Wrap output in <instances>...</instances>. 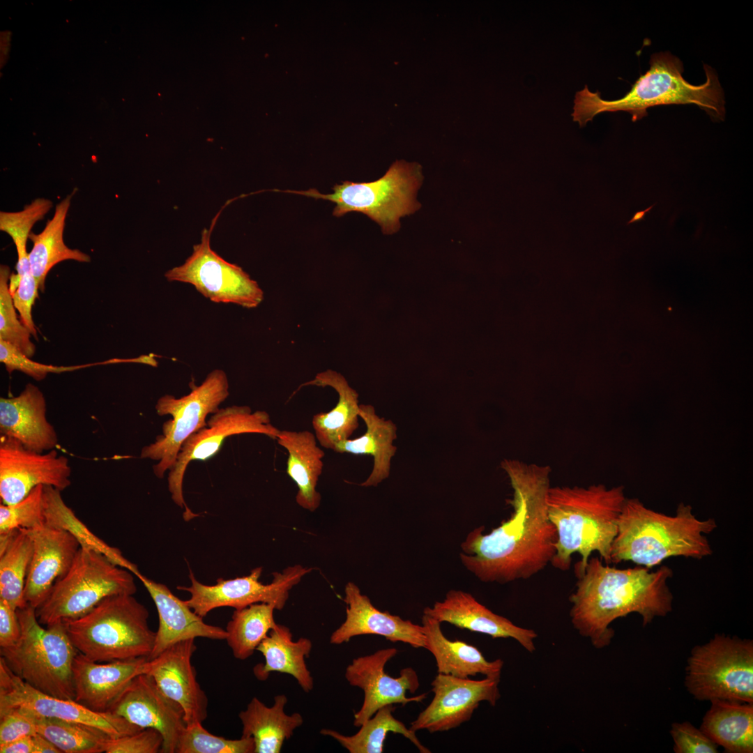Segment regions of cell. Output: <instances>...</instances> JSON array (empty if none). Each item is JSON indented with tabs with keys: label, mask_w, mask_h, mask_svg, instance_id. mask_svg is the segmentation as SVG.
Returning a JSON list of instances; mask_svg holds the SVG:
<instances>
[{
	"label": "cell",
	"mask_w": 753,
	"mask_h": 753,
	"mask_svg": "<svg viewBox=\"0 0 753 753\" xmlns=\"http://www.w3.org/2000/svg\"><path fill=\"white\" fill-rule=\"evenodd\" d=\"M163 744L162 735L154 729H144L132 734L110 738L105 753H158Z\"/></svg>",
	"instance_id": "obj_46"
},
{
	"label": "cell",
	"mask_w": 753,
	"mask_h": 753,
	"mask_svg": "<svg viewBox=\"0 0 753 753\" xmlns=\"http://www.w3.org/2000/svg\"><path fill=\"white\" fill-rule=\"evenodd\" d=\"M52 206L51 200L37 198L20 211H1L0 229L8 234L12 240L29 238L33 225L43 219Z\"/></svg>",
	"instance_id": "obj_44"
},
{
	"label": "cell",
	"mask_w": 753,
	"mask_h": 753,
	"mask_svg": "<svg viewBox=\"0 0 753 753\" xmlns=\"http://www.w3.org/2000/svg\"><path fill=\"white\" fill-rule=\"evenodd\" d=\"M423 180L419 164L397 160L380 178L362 183L342 181L335 184L330 194L314 188L282 192L330 201L335 204L333 212L335 217L350 212L363 213L376 222L383 234H391L400 229L401 218L420 208L416 194Z\"/></svg>",
	"instance_id": "obj_8"
},
{
	"label": "cell",
	"mask_w": 753,
	"mask_h": 753,
	"mask_svg": "<svg viewBox=\"0 0 753 753\" xmlns=\"http://www.w3.org/2000/svg\"><path fill=\"white\" fill-rule=\"evenodd\" d=\"M344 593L346 618L331 634L330 644L338 645L348 642L356 636L376 634L391 642H403L416 648L425 647L422 625L376 609L353 582L347 584Z\"/></svg>",
	"instance_id": "obj_22"
},
{
	"label": "cell",
	"mask_w": 753,
	"mask_h": 753,
	"mask_svg": "<svg viewBox=\"0 0 753 753\" xmlns=\"http://www.w3.org/2000/svg\"><path fill=\"white\" fill-rule=\"evenodd\" d=\"M25 530L32 540L33 553L25 582L24 599L27 604L36 609L56 581L68 572L81 546L70 533L45 524Z\"/></svg>",
	"instance_id": "obj_21"
},
{
	"label": "cell",
	"mask_w": 753,
	"mask_h": 753,
	"mask_svg": "<svg viewBox=\"0 0 753 753\" xmlns=\"http://www.w3.org/2000/svg\"><path fill=\"white\" fill-rule=\"evenodd\" d=\"M146 661L139 657L97 662L78 652L73 664L75 700L94 711H109L130 682L144 673Z\"/></svg>",
	"instance_id": "obj_23"
},
{
	"label": "cell",
	"mask_w": 753,
	"mask_h": 753,
	"mask_svg": "<svg viewBox=\"0 0 753 753\" xmlns=\"http://www.w3.org/2000/svg\"><path fill=\"white\" fill-rule=\"evenodd\" d=\"M11 708H22L42 717L96 727L112 738L142 730L111 711H94L75 700L54 697L37 690L13 674L1 657L0 711Z\"/></svg>",
	"instance_id": "obj_15"
},
{
	"label": "cell",
	"mask_w": 753,
	"mask_h": 753,
	"mask_svg": "<svg viewBox=\"0 0 753 753\" xmlns=\"http://www.w3.org/2000/svg\"><path fill=\"white\" fill-rule=\"evenodd\" d=\"M197 649L195 639L176 643L155 657L147 660L144 673L183 709L185 724L201 722L207 716L208 700L196 678L191 659Z\"/></svg>",
	"instance_id": "obj_20"
},
{
	"label": "cell",
	"mask_w": 753,
	"mask_h": 753,
	"mask_svg": "<svg viewBox=\"0 0 753 753\" xmlns=\"http://www.w3.org/2000/svg\"><path fill=\"white\" fill-rule=\"evenodd\" d=\"M706 81L693 85L686 81L681 61L669 52L651 55L650 68L622 98L607 100L599 91L591 92L587 86L575 94L574 121L584 126L597 115L605 112L625 111L632 115L633 122L647 116V109L663 105H695L703 109L713 120L725 117L724 96L715 72L703 65Z\"/></svg>",
	"instance_id": "obj_4"
},
{
	"label": "cell",
	"mask_w": 753,
	"mask_h": 753,
	"mask_svg": "<svg viewBox=\"0 0 753 753\" xmlns=\"http://www.w3.org/2000/svg\"><path fill=\"white\" fill-rule=\"evenodd\" d=\"M21 634L12 647L1 648V657L16 676L46 694L75 700L73 664L78 651L65 623L44 628L36 609H17Z\"/></svg>",
	"instance_id": "obj_7"
},
{
	"label": "cell",
	"mask_w": 753,
	"mask_h": 753,
	"mask_svg": "<svg viewBox=\"0 0 753 753\" xmlns=\"http://www.w3.org/2000/svg\"><path fill=\"white\" fill-rule=\"evenodd\" d=\"M670 734L676 753H717L718 745L690 722H674Z\"/></svg>",
	"instance_id": "obj_45"
},
{
	"label": "cell",
	"mask_w": 753,
	"mask_h": 753,
	"mask_svg": "<svg viewBox=\"0 0 753 753\" xmlns=\"http://www.w3.org/2000/svg\"><path fill=\"white\" fill-rule=\"evenodd\" d=\"M21 634L17 610L0 599V646L8 648L14 646Z\"/></svg>",
	"instance_id": "obj_48"
},
{
	"label": "cell",
	"mask_w": 753,
	"mask_h": 753,
	"mask_svg": "<svg viewBox=\"0 0 753 753\" xmlns=\"http://www.w3.org/2000/svg\"><path fill=\"white\" fill-rule=\"evenodd\" d=\"M252 737L227 739L215 736L201 722L186 724L181 731L176 753H254Z\"/></svg>",
	"instance_id": "obj_40"
},
{
	"label": "cell",
	"mask_w": 753,
	"mask_h": 753,
	"mask_svg": "<svg viewBox=\"0 0 753 753\" xmlns=\"http://www.w3.org/2000/svg\"><path fill=\"white\" fill-rule=\"evenodd\" d=\"M626 499L623 486L607 488L602 484L583 487H551L547 496V512L557 535L556 553L551 565L556 569H570L572 556L581 560L574 567L581 575L590 556L597 552L606 564L618 532V519Z\"/></svg>",
	"instance_id": "obj_3"
},
{
	"label": "cell",
	"mask_w": 753,
	"mask_h": 753,
	"mask_svg": "<svg viewBox=\"0 0 753 753\" xmlns=\"http://www.w3.org/2000/svg\"><path fill=\"white\" fill-rule=\"evenodd\" d=\"M395 709L394 704L379 708L360 727L359 731L352 736H344L328 729H323L320 733L336 740L350 753L383 752L385 740L390 732L400 734L407 738L420 753H430L431 751L420 743L416 732L407 728L402 721L393 716Z\"/></svg>",
	"instance_id": "obj_37"
},
{
	"label": "cell",
	"mask_w": 753,
	"mask_h": 753,
	"mask_svg": "<svg viewBox=\"0 0 753 753\" xmlns=\"http://www.w3.org/2000/svg\"><path fill=\"white\" fill-rule=\"evenodd\" d=\"M46 400L38 387L27 383L17 396L0 398V433L38 452L54 449L58 436L46 417Z\"/></svg>",
	"instance_id": "obj_25"
},
{
	"label": "cell",
	"mask_w": 753,
	"mask_h": 753,
	"mask_svg": "<svg viewBox=\"0 0 753 753\" xmlns=\"http://www.w3.org/2000/svg\"><path fill=\"white\" fill-rule=\"evenodd\" d=\"M74 194L67 195L56 204L53 217L47 222L42 231L38 234L31 232L29 235V238L33 242L29 253L31 271L43 291L47 274L57 264L66 260L83 263L91 261L89 254L68 248L63 241L66 220Z\"/></svg>",
	"instance_id": "obj_34"
},
{
	"label": "cell",
	"mask_w": 753,
	"mask_h": 753,
	"mask_svg": "<svg viewBox=\"0 0 753 753\" xmlns=\"http://www.w3.org/2000/svg\"><path fill=\"white\" fill-rule=\"evenodd\" d=\"M43 486L38 485L20 501L0 505V533L19 528L32 529L44 524Z\"/></svg>",
	"instance_id": "obj_42"
},
{
	"label": "cell",
	"mask_w": 753,
	"mask_h": 753,
	"mask_svg": "<svg viewBox=\"0 0 753 753\" xmlns=\"http://www.w3.org/2000/svg\"><path fill=\"white\" fill-rule=\"evenodd\" d=\"M287 698L284 694L274 697V703L268 707L257 697L252 699L245 710L238 714L243 737H252L254 753H279L286 740L302 725L303 717L298 713L290 715L284 712Z\"/></svg>",
	"instance_id": "obj_31"
},
{
	"label": "cell",
	"mask_w": 753,
	"mask_h": 753,
	"mask_svg": "<svg viewBox=\"0 0 753 753\" xmlns=\"http://www.w3.org/2000/svg\"><path fill=\"white\" fill-rule=\"evenodd\" d=\"M276 440L288 452L287 473L298 489L296 503L304 509L314 511L321 502V494L316 487L325 455L317 445L315 434L307 430H280Z\"/></svg>",
	"instance_id": "obj_29"
},
{
	"label": "cell",
	"mask_w": 753,
	"mask_h": 753,
	"mask_svg": "<svg viewBox=\"0 0 753 753\" xmlns=\"http://www.w3.org/2000/svg\"><path fill=\"white\" fill-rule=\"evenodd\" d=\"M137 577L152 598L159 619L153 648L147 660L155 657L172 645L181 641L195 639L197 637L226 639V630L206 623L202 617L189 607L185 600L174 595L166 585L142 574Z\"/></svg>",
	"instance_id": "obj_26"
},
{
	"label": "cell",
	"mask_w": 753,
	"mask_h": 753,
	"mask_svg": "<svg viewBox=\"0 0 753 753\" xmlns=\"http://www.w3.org/2000/svg\"><path fill=\"white\" fill-rule=\"evenodd\" d=\"M359 416L367 427L365 434L337 443L333 450L338 453L371 455L374 460L372 471L360 485L376 486L389 476L391 459L397 450L393 444L397 438V427L392 420L378 416L374 407L370 404L359 405Z\"/></svg>",
	"instance_id": "obj_32"
},
{
	"label": "cell",
	"mask_w": 753,
	"mask_h": 753,
	"mask_svg": "<svg viewBox=\"0 0 753 753\" xmlns=\"http://www.w3.org/2000/svg\"><path fill=\"white\" fill-rule=\"evenodd\" d=\"M654 205H652L651 206L648 207V208H646L644 211H641L637 212L634 215V217L630 220V221L628 223H631V222H635V221H639V220H641L644 219L645 214L647 212H648L652 208V207Z\"/></svg>",
	"instance_id": "obj_51"
},
{
	"label": "cell",
	"mask_w": 753,
	"mask_h": 753,
	"mask_svg": "<svg viewBox=\"0 0 753 753\" xmlns=\"http://www.w3.org/2000/svg\"><path fill=\"white\" fill-rule=\"evenodd\" d=\"M685 685L699 701L753 703V641L715 634L694 646L687 659Z\"/></svg>",
	"instance_id": "obj_10"
},
{
	"label": "cell",
	"mask_w": 753,
	"mask_h": 753,
	"mask_svg": "<svg viewBox=\"0 0 753 753\" xmlns=\"http://www.w3.org/2000/svg\"><path fill=\"white\" fill-rule=\"evenodd\" d=\"M37 733L33 713L22 708L0 711V745Z\"/></svg>",
	"instance_id": "obj_47"
},
{
	"label": "cell",
	"mask_w": 753,
	"mask_h": 753,
	"mask_svg": "<svg viewBox=\"0 0 753 753\" xmlns=\"http://www.w3.org/2000/svg\"><path fill=\"white\" fill-rule=\"evenodd\" d=\"M398 653L395 648L378 650L372 654L352 660L345 669V678L349 685L360 688L364 700L360 710L355 713L353 725L360 727L381 708L411 702H421L427 694L407 697L406 692L415 693L420 682L416 671L411 667L402 669L398 677H392L385 671L386 663Z\"/></svg>",
	"instance_id": "obj_18"
},
{
	"label": "cell",
	"mask_w": 753,
	"mask_h": 753,
	"mask_svg": "<svg viewBox=\"0 0 753 753\" xmlns=\"http://www.w3.org/2000/svg\"><path fill=\"white\" fill-rule=\"evenodd\" d=\"M189 394L177 398L171 395L160 397L155 406L159 416H171L162 425V434L154 442L142 448L140 457L157 461L153 466L156 477L162 478L174 464L182 444L192 434L207 425L206 418L215 413L229 396L227 374L216 369L196 386L190 383Z\"/></svg>",
	"instance_id": "obj_11"
},
{
	"label": "cell",
	"mask_w": 753,
	"mask_h": 753,
	"mask_svg": "<svg viewBox=\"0 0 753 753\" xmlns=\"http://www.w3.org/2000/svg\"><path fill=\"white\" fill-rule=\"evenodd\" d=\"M499 682V678L473 680L438 673L431 683L434 694L431 702L409 728L415 732L426 730L433 733L459 727L470 720L481 702L496 704L501 697Z\"/></svg>",
	"instance_id": "obj_17"
},
{
	"label": "cell",
	"mask_w": 753,
	"mask_h": 753,
	"mask_svg": "<svg viewBox=\"0 0 753 753\" xmlns=\"http://www.w3.org/2000/svg\"><path fill=\"white\" fill-rule=\"evenodd\" d=\"M672 576L666 565L655 571L639 565L618 569L590 558L569 598L572 624L593 646L604 648L611 641L610 625L617 618L637 613L644 627L672 611L674 597L667 585Z\"/></svg>",
	"instance_id": "obj_2"
},
{
	"label": "cell",
	"mask_w": 753,
	"mask_h": 753,
	"mask_svg": "<svg viewBox=\"0 0 753 753\" xmlns=\"http://www.w3.org/2000/svg\"><path fill=\"white\" fill-rule=\"evenodd\" d=\"M513 489L510 517L490 533L484 526L467 535L460 559L484 582L526 579L542 570L556 553V531L547 512L551 469L515 459L501 463Z\"/></svg>",
	"instance_id": "obj_1"
},
{
	"label": "cell",
	"mask_w": 753,
	"mask_h": 753,
	"mask_svg": "<svg viewBox=\"0 0 753 753\" xmlns=\"http://www.w3.org/2000/svg\"><path fill=\"white\" fill-rule=\"evenodd\" d=\"M61 492L52 486H43L44 524L70 533L81 547L100 552L135 576L140 575L137 565L125 558L119 549L109 546L89 529L66 504Z\"/></svg>",
	"instance_id": "obj_36"
},
{
	"label": "cell",
	"mask_w": 753,
	"mask_h": 753,
	"mask_svg": "<svg viewBox=\"0 0 753 753\" xmlns=\"http://www.w3.org/2000/svg\"><path fill=\"white\" fill-rule=\"evenodd\" d=\"M310 571V569L300 565L288 567L282 572H274L271 583L264 584L259 581L262 568L258 567L247 576L231 579L219 578L216 584L210 586L198 581L190 571L191 585L177 586V588L190 593V598L185 602L202 618L218 607L240 609L261 602L281 610L289 598V590Z\"/></svg>",
	"instance_id": "obj_14"
},
{
	"label": "cell",
	"mask_w": 753,
	"mask_h": 753,
	"mask_svg": "<svg viewBox=\"0 0 753 753\" xmlns=\"http://www.w3.org/2000/svg\"><path fill=\"white\" fill-rule=\"evenodd\" d=\"M275 607L268 603H255L235 609L226 628V641L234 656L244 660L254 651L277 623L273 612Z\"/></svg>",
	"instance_id": "obj_38"
},
{
	"label": "cell",
	"mask_w": 753,
	"mask_h": 753,
	"mask_svg": "<svg viewBox=\"0 0 753 753\" xmlns=\"http://www.w3.org/2000/svg\"><path fill=\"white\" fill-rule=\"evenodd\" d=\"M10 269L0 266V340L14 346L22 353L32 358L36 346L31 340V333L20 321L16 314L9 288Z\"/></svg>",
	"instance_id": "obj_41"
},
{
	"label": "cell",
	"mask_w": 753,
	"mask_h": 753,
	"mask_svg": "<svg viewBox=\"0 0 753 753\" xmlns=\"http://www.w3.org/2000/svg\"><path fill=\"white\" fill-rule=\"evenodd\" d=\"M32 553L25 529L0 533V599L16 610L27 605L24 587Z\"/></svg>",
	"instance_id": "obj_35"
},
{
	"label": "cell",
	"mask_w": 753,
	"mask_h": 753,
	"mask_svg": "<svg viewBox=\"0 0 753 753\" xmlns=\"http://www.w3.org/2000/svg\"><path fill=\"white\" fill-rule=\"evenodd\" d=\"M422 626L425 635V647L434 657L439 674L466 678L477 674L499 678L503 661H488L474 646L464 641H450L441 629V623L424 614Z\"/></svg>",
	"instance_id": "obj_27"
},
{
	"label": "cell",
	"mask_w": 753,
	"mask_h": 753,
	"mask_svg": "<svg viewBox=\"0 0 753 753\" xmlns=\"http://www.w3.org/2000/svg\"><path fill=\"white\" fill-rule=\"evenodd\" d=\"M109 711L142 729L157 730L163 738L160 753H176L179 735L186 725L184 713L151 676L142 674L135 677Z\"/></svg>",
	"instance_id": "obj_19"
},
{
	"label": "cell",
	"mask_w": 753,
	"mask_h": 753,
	"mask_svg": "<svg viewBox=\"0 0 753 753\" xmlns=\"http://www.w3.org/2000/svg\"><path fill=\"white\" fill-rule=\"evenodd\" d=\"M280 429L272 425L265 411H252L248 406H231L219 409L209 418L207 425L190 436L182 444L173 466L168 473V488L174 502L183 509V518L189 521L197 516L183 498V481L191 461H206L215 455L225 440L232 435L261 434L276 439Z\"/></svg>",
	"instance_id": "obj_13"
},
{
	"label": "cell",
	"mask_w": 753,
	"mask_h": 753,
	"mask_svg": "<svg viewBox=\"0 0 753 753\" xmlns=\"http://www.w3.org/2000/svg\"><path fill=\"white\" fill-rule=\"evenodd\" d=\"M35 753H61V751L48 739L36 733L33 735Z\"/></svg>",
	"instance_id": "obj_50"
},
{
	"label": "cell",
	"mask_w": 753,
	"mask_h": 753,
	"mask_svg": "<svg viewBox=\"0 0 753 753\" xmlns=\"http://www.w3.org/2000/svg\"><path fill=\"white\" fill-rule=\"evenodd\" d=\"M312 648L309 639L301 637L294 641L290 630L277 624L257 648L265 662L255 665L253 673L260 680H266L271 672L289 674L304 692H309L313 689L314 681L305 658L309 657Z\"/></svg>",
	"instance_id": "obj_30"
},
{
	"label": "cell",
	"mask_w": 753,
	"mask_h": 753,
	"mask_svg": "<svg viewBox=\"0 0 753 753\" xmlns=\"http://www.w3.org/2000/svg\"><path fill=\"white\" fill-rule=\"evenodd\" d=\"M700 729L729 753L753 752V703L714 699Z\"/></svg>",
	"instance_id": "obj_33"
},
{
	"label": "cell",
	"mask_w": 753,
	"mask_h": 753,
	"mask_svg": "<svg viewBox=\"0 0 753 753\" xmlns=\"http://www.w3.org/2000/svg\"><path fill=\"white\" fill-rule=\"evenodd\" d=\"M423 614L439 622H447L459 628L485 634L493 638H512L530 653L535 650L537 633L515 625L508 618L494 613L470 593L450 590L443 601L436 602Z\"/></svg>",
	"instance_id": "obj_24"
},
{
	"label": "cell",
	"mask_w": 753,
	"mask_h": 753,
	"mask_svg": "<svg viewBox=\"0 0 753 753\" xmlns=\"http://www.w3.org/2000/svg\"><path fill=\"white\" fill-rule=\"evenodd\" d=\"M218 217V214L209 229H203L200 243L193 246L185 262L167 271L165 277L169 282L192 285L212 302L255 307L264 298L257 282L241 267L225 260L211 247V235Z\"/></svg>",
	"instance_id": "obj_12"
},
{
	"label": "cell",
	"mask_w": 753,
	"mask_h": 753,
	"mask_svg": "<svg viewBox=\"0 0 753 753\" xmlns=\"http://www.w3.org/2000/svg\"><path fill=\"white\" fill-rule=\"evenodd\" d=\"M0 753H35L33 736L0 745Z\"/></svg>",
	"instance_id": "obj_49"
},
{
	"label": "cell",
	"mask_w": 753,
	"mask_h": 753,
	"mask_svg": "<svg viewBox=\"0 0 753 753\" xmlns=\"http://www.w3.org/2000/svg\"><path fill=\"white\" fill-rule=\"evenodd\" d=\"M0 361L8 373L20 371L36 381L43 380L48 374H60L90 367L123 363V359L112 358L104 361L70 366H56L33 361L14 346L0 340Z\"/></svg>",
	"instance_id": "obj_43"
},
{
	"label": "cell",
	"mask_w": 753,
	"mask_h": 753,
	"mask_svg": "<svg viewBox=\"0 0 753 753\" xmlns=\"http://www.w3.org/2000/svg\"><path fill=\"white\" fill-rule=\"evenodd\" d=\"M132 574L104 554L80 547L68 572L36 609L39 623H66L87 614L109 596L134 595L137 586Z\"/></svg>",
	"instance_id": "obj_9"
},
{
	"label": "cell",
	"mask_w": 753,
	"mask_h": 753,
	"mask_svg": "<svg viewBox=\"0 0 753 753\" xmlns=\"http://www.w3.org/2000/svg\"><path fill=\"white\" fill-rule=\"evenodd\" d=\"M149 617L133 595L121 594L106 598L87 614L65 624L79 653L108 662L149 656L155 632L149 628Z\"/></svg>",
	"instance_id": "obj_6"
},
{
	"label": "cell",
	"mask_w": 753,
	"mask_h": 753,
	"mask_svg": "<svg viewBox=\"0 0 753 753\" xmlns=\"http://www.w3.org/2000/svg\"><path fill=\"white\" fill-rule=\"evenodd\" d=\"M71 468L66 457L55 449L38 452L15 439L0 436V497L5 505L24 499L38 485L61 492L70 484Z\"/></svg>",
	"instance_id": "obj_16"
},
{
	"label": "cell",
	"mask_w": 753,
	"mask_h": 753,
	"mask_svg": "<svg viewBox=\"0 0 753 753\" xmlns=\"http://www.w3.org/2000/svg\"><path fill=\"white\" fill-rule=\"evenodd\" d=\"M717 528L714 519H697L680 503L673 516L646 508L639 499H625L618 519L611 563L632 561L651 569L674 556L702 559L712 555L706 535Z\"/></svg>",
	"instance_id": "obj_5"
},
{
	"label": "cell",
	"mask_w": 753,
	"mask_h": 753,
	"mask_svg": "<svg viewBox=\"0 0 753 753\" xmlns=\"http://www.w3.org/2000/svg\"><path fill=\"white\" fill-rule=\"evenodd\" d=\"M32 713L37 733L51 741L61 752H105L107 743L112 738L96 727Z\"/></svg>",
	"instance_id": "obj_39"
},
{
	"label": "cell",
	"mask_w": 753,
	"mask_h": 753,
	"mask_svg": "<svg viewBox=\"0 0 753 753\" xmlns=\"http://www.w3.org/2000/svg\"><path fill=\"white\" fill-rule=\"evenodd\" d=\"M309 385L330 386L338 394V401L333 409L328 412L317 413L312 419L317 440L322 447L333 450L337 443L349 439L358 427V395L340 373L332 370L319 373L313 380L300 385L293 395Z\"/></svg>",
	"instance_id": "obj_28"
}]
</instances>
